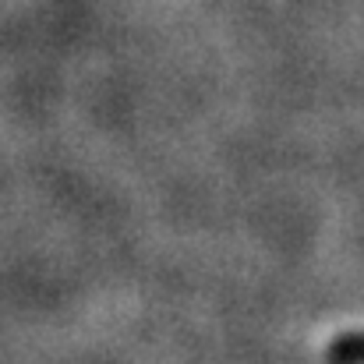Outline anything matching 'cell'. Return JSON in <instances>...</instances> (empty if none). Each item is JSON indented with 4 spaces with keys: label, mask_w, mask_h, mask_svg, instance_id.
<instances>
[{
    "label": "cell",
    "mask_w": 364,
    "mask_h": 364,
    "mask_svg": "<svg viewBox=\"0 0 364 364\" xmlns=\"http://www.w3.org/2000/svg\"><path fill=\"white\" fill-rule=\"evenodd\" d=\"M329 361L333 364H364V333L340 336V340L329 347Z\"/></svg>",
    "instance_id": "6da1fadb"
}]
</instances>
